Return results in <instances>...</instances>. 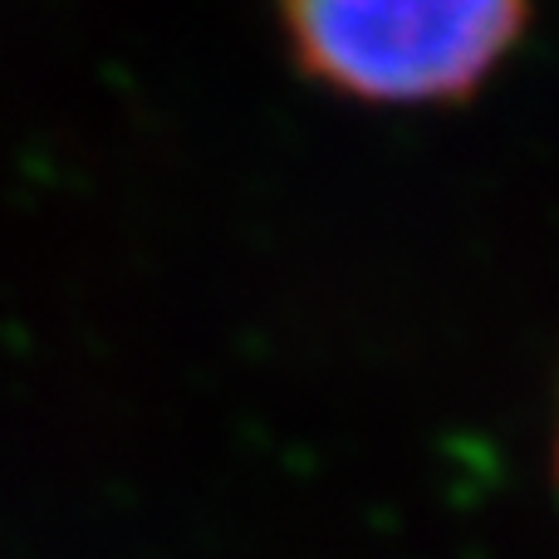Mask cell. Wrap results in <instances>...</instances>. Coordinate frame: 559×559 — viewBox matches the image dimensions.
I'll return each instance as SVG.
<instances>
[{
    "label": "cell",
    "mask_w": 559,
    "mask_h": 559,
    "mask_svg": "<svg viewBox=\"0 0 559 559\" xmlns=\"http://www.w3.org/2000/svg\"><path fill=\"white\" fill-rule=\"evenodd\" d=\"M555 472H559V442H555Z\"/></svg>",
    "instance_id": "obj_2"
},
{
    "label": "cell",
    "mask_w": 559,
    "mask_h": 559,
    "mask_svg": "<svg viewBox=\"0 0 559 559\" xmlns=\"http://www.w3.org/2000/svg\"><path fill=\"white\" fill-rule=\"evenodd\" d=\"M275 10L314 84L373 108L476 94L531 20V0H275Z\"/></svg>",
    "instance_id": "obj_1"
}]
</instances>
